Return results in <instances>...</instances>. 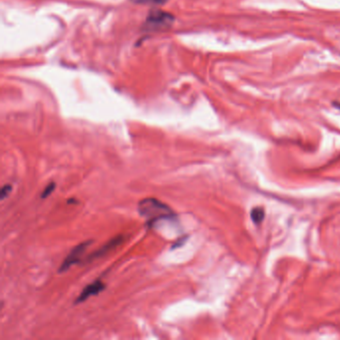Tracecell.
<instances>
[{
  "label": "cell",
  "mask_w": 340,
  "mask_h": 340,
  "mask_svg": "<svg viewBox=\"0 0 340 340\" xmlns=\"http://www.w3.org/2000/svg\"><path fill=\"white\" fill-rule=\"evenodd\" d=\"M250 217H251L253 223H255V224L260 223L263 220V218H264V211H263V209L262 208H254L251 211Z\"/></svg>",
  "instance_id": "6"
},
{
  "label": "cell",
  "mask_w": 340,
  "mask_h": 340,
  "mask_svg": "<svg viewBox=\"0 0 340 340\" xmlns=\"http://www.w3.org/2000/svg\"><path fill=\"white\" fill-rule=\"evenodd\" d=\"M12 192V186L9 185V184H6L4 185L1 190H0V199H1L2 201L5 200L6 198L9 197V195L11 194Z\"/></svg>",
  "instance_id": "8"
},
{
  "label": "cell",
  "mask_w": 340,
  "mask_h": 340,
  "mask_svg": "<svg viewBox=\"0 0 340 340\" xmlns=\"http://www.w3.org/2000/svg\"><path fill=\"white\" fill-rule=\"evenodd\" d=\"M174 22V16L162 10H153L149 13L145 23L144 30L147 32L161 31L170 27Z\"/></svg>",
  "instance_id": "2"
},
{
  "label": "cell",
  "mask_w": 340,
  "mask_h": 340,
  "mask_svg": "<svg viewBox=\"0 0 340 340\" xmlns=\"http://www.w3.org/2000/svg\"><path fill=\"white\" fill-rule=\"evenodd\" d=\"M106 289V284L101 279H96L93 282L87 284L83 290L80 292L78 297L75 299V304L82 303L86 300H88L90 297L100 294L102 291Z\"/></svg>",
  "instance_id": "5"
},
{
  "label": "cell",
  "mask_w": 340,
  "mask_h": 340,
  "mask_svg": "<svg viewBox=\"0 0 340 340\" xmlns=\"http://www.w3.org/2000/svg\"><path fill=\"white\" fill-rule=\"evenodd\" d=\"M92 242H93V240H86V241H83V242L77 244L76 246H74L71 249V251L68 253V255L63 259L62 263L60 264V266L58 268V272L64 273L67 270H69L72 266L80 263L85 251L87 250V248L90 246V244Z\"/></svg>",
  "instance_id": "3"
},
{
  "label": "cell",
  "mask_w": 340,
  "mask_h": 340,
  "mask_svg": "<svg viewBox=\"0 0 340 340\" xmlns=\"http://www.w3.org/2000/svg\"><path fill=\"white\" fill-rule=\"evenodd\" d=\"M124 235H117L111 239H109L107 242H105L102 246H100L97 250L93 251L91 254H89L86 257V262H90L93 261L97 258H100L102 256H104L105 254H107L108 252L114 250L116 247H118L120 244L123 243L124 241Z\"/></svg>",
  "instance_id": "4"
},
{
  "label": "cell",
  "mask_w": 340,
  "mask_h": 340,
  "mask_svg": "<svg viewBox=\"0 0 340 340\" xmlns=\"http://www.w3.org/2000/svg\"><path fill=\"white\" fill-rule=\"evenodd\" d=\"M187 240H188V235H183V236L179 237V238L173 243L171 249H177V248H179V247H182V246L186 243Z\"/></svg>",
  "instance_id": "10"
},
{
  "label": "cell",
  "mask_w": 340,
  "mask_h": 340,
  "mask_svg": "<svg viewBox=\"0 0 340 340\" xmlns=\"http://www.w3.org/2000/svg\"><path fill=\"white\" fill-rule=\"evenodd\" d=\"M137 4H164L167 0H131Z\"/></svg>",
  "instance_id": "9"
},
{
  "label": "cell",
  "mask_w": 340,
  "mask_h": 340,
  "mask_svg": "<svg viewBox=\"0 0 340 340\" xmlns=\"http://www.w3.org/2000/svg\"><path fill=\"white\" fill-rule=\"evenodd\" d=\"M138 213L146 221L149 227H153L162 220L175 219V213L165 203L156 198H146L139 202Z\"/></svg>",
  "instance_id": "1"
},
{
  "label": "cell",
  "mask_w": 340,
  "mask_h": 340,
  "mask_svg": "<svg viewBox=\"0 0 340 340\" xmlns=\"http://www.w3.org/2000/svg\"><path fill=\"white\" fill-rule=\"evenodd\" d=\"M75 202H76V201H75V200H74V199H71V200H69V201H68V202H67V203H68V204H69V205H70V204H74V203H75Z\"/></svg>",
  "instance_id": "11"
},
{
  "label": "cell",
  "mask_w": 340,
  "mask_h": 340,
  "mask_svg": "<svg viewBox=\"0 0 340 340\" xmlns=\"http://www.w3.org/2000/svg\"><path fill=\"white\" fill-rule=\"evenodd\" d=\"M55 189H56V184H55L54 182L49 183V184L44 188V190L42 191V193H41V199H47L48 197H50V196L53 194V192L55 191Z\"/></svg>",
  "instance_id": "7"
}]
</instances>
